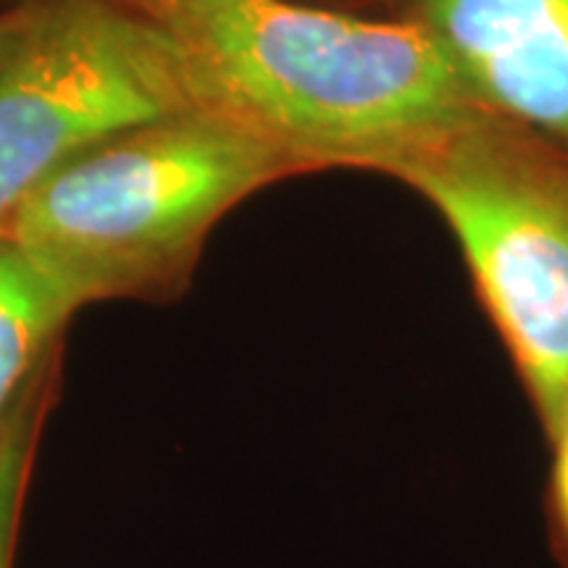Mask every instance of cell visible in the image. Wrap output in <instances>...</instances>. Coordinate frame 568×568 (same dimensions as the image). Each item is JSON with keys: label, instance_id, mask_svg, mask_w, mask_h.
I'll return each mask as SVG.
<instances>
[{"label": "cell", "instance_id": "obj_1", "mask_svg": "<svg viewBox=\"0 0 568 568\" xmlns=\"http://www.w3.org/2000/svg\"><path fill=\"white\" fill-rule=\"evenodd\" d=\"M180 42L197 98L295 172L385 169L471 101L410 19L301 0H142Z\"/></svg>", "mask_w": 568, "mask_h": 568}, {"label": "cell", "instance_id": "obj_2", "mask_svg": "<svg viewBox=\"0 0 568 568\" xmlns=\"http://www.w3.org/2000/svg\"><path fill=\"white\" fill-rule=\"evenodd\" d=\"M290 174L293 163L264 140L193 105L71 159L27 197L6 240L74 314L166 290L224 213Z\"/></svg>", "mask_w": 568, "mask_h": 568}, {"label": "cell", "instance_id": "obj_3", "mask_svg": "<svg viewBox=\"0 0 568 568\" xmlns=\"http://www.w3.org/2000/svg\"><path fill=\"white\" fill-rule=\"evenodd\" d=\"M458 240L477 293L545 424L568 395V151L485 109L385 169Z\"/></svg>", "mask_w": 568, "mask_h": 568}, {"label": "cell", "instance_id": "obj_4", "mask_svg": "<svg viewBox=\"0 0 568 568\" xmlns=\"http://www.w3.org/2000/svg\"><path fill=\"white\" fill-rule=\"evenodd\" d=\"M203 105L142 0H42L0 61V240L61 166L111 134Z\"/></svg>", "mask_w": 568, "mask_h": 568}, {"label": "cell", "instance_id": "obj_5", "mask_svg": "<svg viewBox=\"0 0 568 568\" xmlns=\"http://www.w3.org/2000/svg\"><path fill=\"white\" fill-rule=\"evenodd\" d=\"M477 109L568 151V0H393Z\"/></svg>", "mask_w": 568, "mask_h": 568}, {"label": "cell", "instance_id": "obj_6", "mask_svg": "<svg viewBox=\"0 0 568 568\" xmlns=\"http://www.w3.org/2000/svg\"><path fill=\"white\" fill-rule=\"evenodd\" d=\"M71 311L11 240H0V426L38 385L40 361Z\"/></svg>", "mask_w": 568, "mask_h": 568}, {"label": "cell", "instance_id": "obj_7", "mask_svg": "<svg viewBox=\"0 0 568 568\" xmlns=\"http://www.w3.org/2000/svg\"><path fill=\"white\" fill-rule=\"evenodd\" d=\"M40 400V385H34L0 426V568H11L21 500L30 481L34 445H38Z\"/></svg>", "mask_w": 568, "mask_h": 568}, {"label": "cell", "instance_id": "obj_8", "mask_svg": "<svg viewBox=\"0 0 568 568\" xmlns=\"http://www.w3.org/2000/svg\"><path fill=\"white\" fill-rule=\"evenodd\" d=\"M548 429L552 432V443H556V466H552V516H556V524L568 548V395Z\"/></svg>", "mask_w": 568, "mask_h": 568}, {"label": "cell", "instance_id": "obj_9", "mask_svg": "<svg viewBox=\"0 0 568 568\" xmlns=\"http://www.w3.org/2000/svg\"><path fill=\"white\" fill-rule=\"evenodd\" d=\"M30 13H32V6H24V9L11 11V13H0V61H3V55L9 53L13 45H17L21 32H24L27 21H30Z\"/></svg>", "mask_w": 568, "mask_h": 568}]
</instances>
